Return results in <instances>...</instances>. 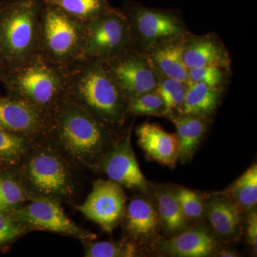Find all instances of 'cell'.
Returning a JSON list of instances; mask_svg holds the SVG:
<instances>
[{"label": "cell", "instance_id": "obj_1", "mask_svg": "<svg viewBox=\"0 0 257 257\" xmlns=\"http://www.w3.org/2000/svg\"><path fill=\"white\" fill-rule=\"evenodd\" d=\"M124 133L64 99L50 112L46 140L69 162L96 171L101 158Z\"/></svg>", "mask_w": 257, "mask_h": 257}, {"label": "cell", "instance_id": "obj_2", "mask_svg": "<svg viewBox=\"0 0 257 257\" xmlns=\"http://www.w3.org/2000/svg\"><path fill=\"white\" fill-rule=\"evenodd\" d=\"M65 99L117 131L130 116L128 99L102 61L82 59L69 67Z\"/></svg>", "mask_w": 257, "mask_h": 257}, {"label": "cell", "instance_id": "obj_3", "mask_svg": "<svg viewBox=\"0 0 257 257\" xmlns=\"http://www.w3.org/2000/svg\"><path fill=\"white\" fill-rule=\"evenodd\" d=\"M68 68L37 54L23 63L5 69L0 82L7 95L50 114L65 99Z\"/></svg>", "mask_w": 257, "mask_h": 257}, {"label": "cell", "instance_id": "obj_4", "mask_svg": "<svg viewBox=\"0 0 257 257\" xmlns=\"http://www.w3.org/2000/svg\"><path fill=\"white\" fill-rule=\"evenodd\" d=\"M40 143L32 145L19 163L17 171L23 185L31 199H71L76 184L69 161L52 145Z\"/></svg>", "mask_w": 257, "mask_h": 257}, {"label": "cell", "instance_id": "obj_5", "mask_svg": "<svg viewBox=\"0 0 257 257\" xmlns=\"http://www.w3.org/2000/svg\"><path fill=\"white\" fill-rule=\"evenodd\" d=\"M42 0H17L0 8V60L6 68L39 53Z\"/></svg>", "mask_w": 257, "mask_h": 257}, {"label": "cell", "instance_id": "obj_6", "mask_svg": "<svg viewBox=\"0 0 257 257\" xmlns=\"http://www.w3.org/2000/svg\"><path fill=\"white\" fill-rule=\"evenodd\" d=\"M86 22L42 2L39 54L69 68L83 59Z\"/></svg>", "mask_w": 257, "mask_h": 257}, {"label": "cell", "instance_id": "obj_7", "mask_svg": "<svg viewBox=\"0 0 257 257\" xmlns=\"http://www.w3.org/2000/svg\"><path fill=\"white\" fill-rule=\"evenodd\" d=\"M133 48L131 26L121 10L112 8L87 22L83 59L105 62Z\"/></svg>", "mask_w": 257, "mask_h": 257}, {"label": "cell", "instance_id": "obj_8", "mask_svg": "<svg viewBox=\"0 0 257 257\" xmlns=\"http://www.w3.org/2000/svg\"><path fill=\"white\" fill-rule=\"evenodd\" d=\"M122 12L131 26L135 48L143 52L161 42L184 37L190 32L182 18L170 10L128 3Z\"/></svg>", "mask_w": 257, "mask_h": 257}, {"label": "cell", "instance_id": "obj_9", "mask_svg": "<svg viewBox=\"0 0 257 257\" xmlns=\"http://www.w3.org/2000/svg\"><path fill=\"white\" fill-rule=\"evenodd\" d=\"M28 204L10 213L13 219L28 229L67 235L83 243L95 240L96 236L69 219L60 201L49 198H33Z\"/></svg>", "mask_w": 257, "mask_h": 257}, {"label": "cell", "instance_id": "obj_10", "mask_svg": "<svg viewBox=\"0 0 257 257\" xmlns=\"http://www.w3.org/2000/svg\"><path fill=\"white\" fill-rule=\"evenodd\" d=\"M103 62L128 101L157 90L160 74L146 52L133 48Z\"/></svg>", "mask_w": 257, "mask_h": 257}, {"label": "cell", "instance_id": "obj_11", "mask_svg": "<svg viewBox=\"0 0 257 257\" xmlns=\"http://www.w3.org/2000/svg\"><path fill=\"white\" fill-rule=\"evenodd\" d=\"M126 197L122 187L111 180L97 179L87 199L77 209L105 232H112L124 219Z\"/></svg>", "mask_w": 257, "mask_h": 257}, {"label": "cell", "instance_id": "obj_12", "mask_svg": "<svg viewBox=\"0 0 257 257\" xmlns=\"http://www.w3.org/2000/svg\"><path fill=\"white\" fill-rule=\"evenodd\" d=\"M130 126L114 147L101 158L96 171L105 174L121 187L147 194L150 183L139 165L133 145Z\"/></svg>", "mask_w": 257, "mask_h": 257}, {"label": "cell", "instance_id": "obj_13", "mask_svg": "<svg viewBox=\"0 0 257 257\" xmlns=\"http://www.w3.org/2000/svg\"><path fill=\"white\" fill-rule=\"evenodd\" d=\"M49 124L48 113L16 98L0 95V130L38 143L46 140Z\"/></svg>", "mask_w": 257, "mask_h": 257}, {"label": "cell", "instance_id": "obj_14", "mask_svg": "<svg viewBox=\"0 0 257 257\" xmlns=\"http://www.w3.org/2000/svg\"><path fill=\"white\" fill-rule=\"evenodd\" d=\"M126 239L142 246L155 248L162 239V226L156 206L148 194L137 196L126 205L124 219Z\"/></svg>", "mask_w": 257, "mask_h": 257}, {"label": "cell", "instance_id": "obj_15", "mask_svg": "<svg viewBox=\"0 0 257 257\" xmlns=\"http://www.w3.org/2000/svg\"><path fill=\"white\" fill-rule=\"evenodd\" d=\"M219 242L211 228L202 222L189 225L177 234L162 238L154 248L162 256L207 257L214 256Z\"/></svg>", "mask_w": 257, "mask_h": 257}, {"label": "cell", "instance_id": "obj_16", "mask_svg": "<svg viewBox=\"0 0 257 257\" xmlns=\"http://www.w3.org/2000/svg\"><path fill=\"white\" fill-rule=\"evenodd\" d=\"M205 219L219 241H237L241 236L244 213L224 192L206 197Z\"/></svg>", "mask_w": 257, "mask_h": 257}, {"label": "cell", "instance_id": "obj_17", "mask_svg": "<svg viewBox=\"0 0 257 257\" xmlns=\"http://www.w3.org/2000/svg\"><path fill=\"white\" fill-rule=\"evenodd\" d=\"M182 57L188 69L206 66L231 69L229 52L221 39L214 33L196 35L189 32L184 37Z\"/></svg>", "mask_w": 257, "mask_h": 257}, {"label": "cell", "instance_id": "obj_18", "mask_svg": "<svg viewBox=\"0 0 257 257\" xmlns=\"http://www.w3.org/2000/svg\"><path fill=\"white\" fill-rule=\"evenodd\" d=\"M136 135L139 145L148 158L175 168L178 161L176 134L167 133L160 125L146 122L136 128Z\"/></svg>", "mask_w": 257, "mask_h": 257}, {"label": "cell", "instance_id": "obj_19", "mask_svg": "<svg viewBox=\"0 0 257 257\" xmlns=\"http://www.w3.org/2000/svg\"><path fill=\"white\" fill-rule=\"evenodd\" d=\"M184 37L161 42L146 52L160 75L188 84V69L182 57Z\"/></svg>", "mask_w": 257, "mask_h": 257}, {"label": "cell", "instance_id": "obj_20", "mask_svg": "<svg viewBox=\"0 0 257 257\" xmlns=\"http://www.w3.org/2000/svg\"><path fill=\"white\" fill-rule=\"evenodd\" d=\"M153 199L162 226L168 236H172L189 226L176 194L175 187L169 184H152L147 193Z\"/></svg>", "mask_w": 257, "mask_h": 257}, {"label": "cell", "instance_id": "obj_21", "mask_svg": "<svg viewBox=\"0 0 257 257\" xmlns=\"http://www.w3.org/2000/svg\"><path fill=\"white\" fill-rule=\"evenodd\" d=\"M168 119L177 128L178 160L183 165L189 163L207 133L210 117L180 113L172 115Z\"/></svg>", "mask_w": 257, "mask_h": 257}, {"label": "cell", "instance_id": "obj_22", "mask_svg": "<svg viewBox=\"0 0 257 257\" xmlns=\"http://www.w3.org/2000/svg\"><path fill=\"white\" fill-rule=\"evenodd\" d=\"M222 92L204 83L189 82L182 114L210 117L220 103Z\"/></svg>", "mask_w": 257, "mask_h": 257}, {"label": "cell", "instance_id": "obj_23", "mask_svg": "<svg viewBox=\"0 0 257 257\" xmlns=\"http://www.w3.org/2000/svg\"><path fill=\"white\" fill-rule=\"evenodd\" d=\"M30 199L17 170L0 171V211L13 212Z\"/></svg>", "mask_w": 257, "mask_h": 257}, {"label": "cell", "instance_id": "obj_24", "mask_svg": "<svg viewBox=\"0 0 257 257\" xmlns=\"http://www.w3.org/2000/svg\"><path fill=\"white\" fill-rule=\"evenodd\" d=\"M244 214L256 209L257 204V165L251 167L225 191Z\"/></svg>", "mask_w": 257, "mask_h": 257}, {"label": "cell", "instance_id": "obj_25", "mask_svg": "<svg viewBox=\"0 0 257 257\" xmlns=\"http://www.w3.org/2000/svg\"><path fill=\"white\" fill-rule=\"evenodd\" d=\"M45 4L60 8L74 18L87 22L104 14L112 7L107 0H42Z\"/></svg>", "mask_w": 257, "mask_h": 257}, {"label": "cell", "instance_id": "obj_26", "mask_svg": "<svg viewBox=\"0 0 257 257\" xmlns=\"http://www.w3.org/2000/svg\"><path fill=\"white\" fill-rule=\"evenodd\" d=\"M37 143L0 130V167L8 169L18 165L32 145Z\"/></svg>", "mask_w": 257, "mask_h": 257}, {"label": "cell", "instance_id": "obj_27", "mask_svg": "<svg viewBox=\"0 0 257 257\" xmlns=\"http://www.w3.org/2000/svg\"><path fill=\"white\" fill-rule=\"evenodd\" d=\"M140 247L126 238L119 241L84 242V256L133 257L140 256Z\"/></svg>", "mask_w": 257, "mask_h": 257}, {"label": "cell", "instance_id": "obj_28", "mask_svg": "<svg viewBox=\"0 0 257 257\" xmlns=\"http://www.w3.org/2000/svg\"><path fill=\"white\" fill-rule=\"evenodd\" d=\"M187 85L177 79L160 75L157 92L165 101L168 116L182 113Z\"/></svg>", "mask_w": 257, "mask_h": 257}, {"label": "cell", "instance_id": "obj_29", "mask_svg": "<svg viewBox=\"0 0 257 257\" xmlns=\"http://www.w3.org/2000/svg\"><path fill=\"white\" fill-rule=\"evenodd\" d=\"M175 191L184 217L189 224L202 223L205 219L206 196L184 187H175Z\"/></svg>", "mask_w": 257, "mask_h": 257}, {"label": "cell", "instance_id": "obj_30", "mask_svg": "<svg viewBox=\"0 0 257 257\" xmlns=\"http://www.w3.org/2000/svg\"><path fill=\"white\" fill-rule=\"evenodd\" d=\"M128 116H153L167 118V106L156 91L140 94L128 101Z\"/></svg>", "mask_w": 257, "mask_h": 257}, {"label": "cell", "instance_id": "obj_31", "mask_svg": "<svg viewBox=\"0 0 257 257\" xmlns=\"http://www.w3.org/2000/svg\"><path fill=\"white\" fill-rule=\"evenodd\" d=\"M231 75V69L218 66H206L188 69L189 82H200L224 89Z\"/></svg>", "mask_w": 257, "mask_h": 257}, {"label": "cell", "instance_id": "obj_32", "mask_svg": "<svg viewBox=\"0 0 257 257\" xmlns=\"http://www.w3.org/2000/svg\"><path fill=\"white\" fill-rule=\"evenodd\" d=\"M28 231V229L15 220L10 213L0 211V246L14 241Z\"/></svg>", "mask_w": 257, "mask_h": 257}, {"label": "cell", "instance_id": "obj_33", "mask_svg": "<svg viewBox=\"0 0 257 257\" xmlns=\"http://www.w3.org/2000/svg\"><path fill=\"white\" fill-rule=\"evenodd\" d=\"M246 237L250 247L253 250V252L256 253L257 212L256 209L246 213Z\"/></svg>", "mask_w": 257, "mask_h": 257}, {"label": "cell", "instance_id": "obj_34", "mask_svg": "<svg viewBox=\"0 0 257 257\" xmlns=\"http://www.w3.org/2000/svg\"><path fill=\"white\" fill-rule=\"evenodd\" d=\"M214 256L221 257H236L238 256V253L231 248H219L216 250Z\"/></svg>", "mask_w": 257, "mask_h": 257}, {"label": "cell", "instance_id": "obj_35", "mask_svg": "<svg viewBox=\"0 0 257 257\" xmlns=\"http://www.w3.org/2000/svg\"><path fill=\"white\" fill-rule=\"evenodd\" d=\"M5 69H6V67H5V64L0 60V81H1L2 77H3V74H4Z\"/></svg>", "mask_w": 257, "mask_h": 257}, {"label": "cell", "instance_id": "obj_36", "mask_svg": "<svg viewBox=\"0 0 257 257\" xmlns=\"http://www.w3.org/2000/svg\"><path fill=\"white\" fill-rule=\"evenodd\" d=\"M15 1H17V0H0V3H1L2 4H4V3H12V2Z\"/></svg>", "mask_w": 257, "mask_h": 257}, {"label": "cell", "instance_id": "obj_37", "mask_svg": "<svg viewBox=\"0 0 257 257\" xmlns=\"http://www.w3.org/2000/svg\"><path fill=\"white\" fill-rule=\"evenodd\" d=\"M2 5H3V4H2L1 3H0V8H1Z\"/></svg>", "mask_w": 257, "mask_h": 257}]
</instances>
